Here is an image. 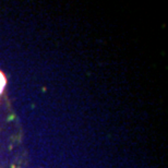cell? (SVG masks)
<instances>
[{
  "label": "cell",
  "mask_w": 168,
  "mask_h": 168,
  "mask_svg": "<svg viewBox=\"0 0 168 168\" xmlns=\"http://www.w3.org/2000/svg\"><path fill=\"white\" fill-rule=\"evenodd\" d=\"M5 84H7V79H5V74H3L2 72L0 71V94L2 93L3 90H5Z\"/></svg>",
  "instance_id": "6da1fadb"
}]
</instances>
